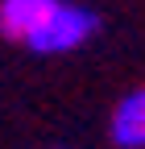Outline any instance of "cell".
I'll list each match as a JSON object with an SVG mask.
<instances>
[{"mask_svg":"<svg viewBox=\"0 0 145 149\" xmlns=\"http://www.w3.org/2000/svg\"><path fill=\"white\" fill-rule=\"evenodd\" d=\"M58 8V0H0V37L8 42H29L46 17Z\"/></svg>","mask_w":145,"mask_h":149,"instance_id":"3957f363","label":"cell"},{"mask_svg":"<svg viewBox=\"0 0 145 149\" xmlns=\"http://www.w3.org/2000/svg\"><path fill=\"white\" fill-rule=\"evenodd\" d=\"M54 149H66V145H54Z\"/></svg>","mask_w":145,"mask_h":149,"instance_id":"277c9868","label":"cell"},{"mask_svg":"<svg viewBox=\"0 0 145 149\" xmlns=\"http://www.w3.org/2000/svg\"><path fill=\"white\" fill-rule=\"evenodd\" d=\"M100 29V17L83 4H70V0H58L46 21L33 29V37L25 42V50L46 54V58H58V54H75L79 46H87Z\"/></svg>","mask_w":145,"mask_h":149,"instance_id":"6da1fadb","label":"cell"},{"mask_svg":"<svg viewBox=\"0 0 145 149\" xmlns=\"http://www.w3.org/2000/svg\"><path fill=\"white\" fill-rule=\"evenodd\" d=\"M108 137L116 149H145V87L120 95L108 116Z\"/></svg>","mask_w":145,"mask_h":149,"instance_id":"7a4b0ae2","label":"cell"}]
</instances>
